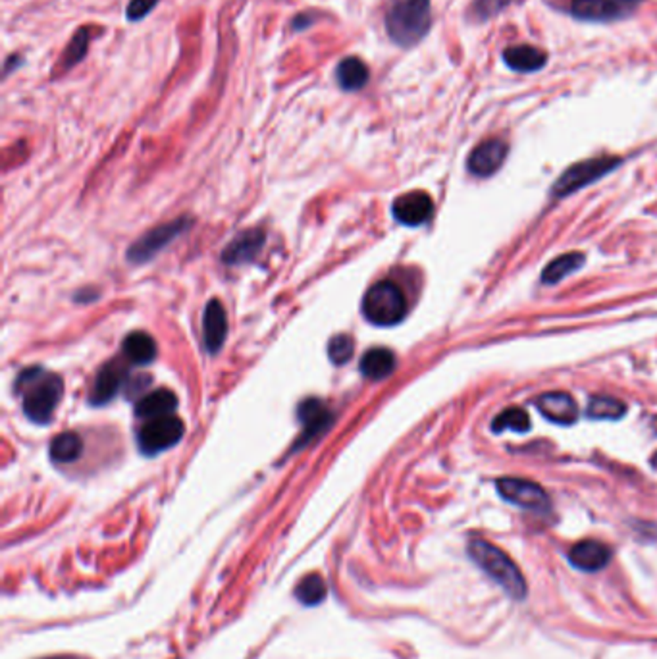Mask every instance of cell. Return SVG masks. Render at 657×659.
I'll return each instance as SVG.
<instances>
[{
	"label": "cell",
	"instance_id": "cell-8",
	"mask_svg": "<svg viewBox=\"0 0 657 659\" xmlns=\"http://www.w3.org/2000/svg\"><path fill=\"white\" fill-rule=\"evenodd\" d=\"M497 492L505 497L507 502L515 504L522 509L545 513L550 509V497L544 492V488L536 482L522 480V479H502L497 480Z\"/></svg>",
	"mask_w": 657,
	"mask_h": 659
},
{
	"label": "cell",
	"instance_id": "cell-11",
	"mask_svg": "<svg viewBox=\"0 0 657 659\" xmlns=\"http://www.w3.org/2000/svg\"><path fill=\"white\" fill-rule=\"evenodd\" d=\"M394 218L403 226H422L434 214V201L428 193L411 191L394 203Z\"/></svg>",
	"mask_w": 657,
	"mask_h": 659
},
{
	"label": "cell",
	"instance_id": "cell-19",
	"mask_svg": "<svg viewBox=\"0 0 657 659\" xmlns=\"http://www.w3.org/2000/svg\"><path fill=\"white\" fill-rule=\"evenodd\" d=\"M121 376H124V371H121L116 363L103 366L99 374H96L93 389H91L89 401L93 403V405L101 407L104 405V403L114 399V396L118 394V389L121 386Z\"/></svg>",
	"mask_w": 657,
	"mask_h": 659
},
{
	"label": "cell",
	"instance_id": "cell-24",
	"mask_svg": "<svg viewBox=\"0 0 657 659\" xmlns=\"http://www.w3.org/2000/svg\"><path fill=\"white\" fill-rule=\"evenodd\" d=\"M83 451V439L76 432H62L53 438L51 442V457L56 463H71L76 461Z\"/></svg>",
	"mask_w": 657,
	"mask_h": 659
},
{
	"label": "cell",
	"instance_id": "cell-25",
	"mask_svg": "<svg viewBox=\"0 0 657 659\" xmlns=\"http://www.w3.org/2000/svg\"><path fill=\"white\" fill-rule=\"evenodd\" d=\"M326 592H328V586L324 579L320 575H316V572H312V575L305 579H301V582L295 588L297 600L303 605H319L326 597Z\"/></svg>",
	"mask_w": 657,
	"mask_h": 659
},
{
	"label": "cell",
	"instance_id": "cell-15",
	"mask_svg": "<svg viewBox=\"0 0 657 659\" xmlns=\"http://www.w3.org/2000/svg\"><path fill=\"white\" fill-rule=\"evenodd\" d=\"M611 559V549L598 540H584L570 547L569 561L577 569L594 572L602 571Z\"/></svg>",
	"mask_w": 657,
	"mask_h": 659
},
{
	"label": "cell",
	"instance_id": "cell-33",
	"mask_svg": "<svg viewBox=\"0 0 657 659\" xmlns=\"http://www.w3.org/2000/svg\"><path fill=\"white\" fill-rule=\"evenodd\" d=\"M46 659H83V657H76V655H54V657H46Z\"/></svg>",
	"mask_w": 657,
	"mask_h": 659
},
{
	"label": "cell",
	"instance_id": "cell-10",
	"mask_svg": "<svg viewBox=\"0 0 657 659\" xmlns=\"http://www.w3.org/2000/svg\"><path fill=\"white\" fill-rule=\"evenodd\" d=\"M186 222H187V220L181 218V220H176V222L158 226L156 229L149 231L147 236H143L139 241H136L129 247L128 259L131 263H136V264L149 261L153 254H156L162 247H166L170 241H172L178 234H181V231L186 229Z\"/></svg>",
	"mask_w": 657,
	"mask_h": 659
},
{
	"label": "cell",
	"instance_id": "cell-18",
	"mask_svg": "<svg viewBox=\"0 0 657 659\" xmlns=\"http://www.w3.org/2000/svg\"><path fill=\"white\" fill-rule=\"evenodd\" d=\"M176 407H178L176 394L172 389L161 388L137 401L136 414L143 421H151L158 417H166V414H174Z\"/></svg>",
	"mask_w": 657,
	"mask_h": 659
},
{
	"label": "cell",
	"instance_id": "cell-3",
	"mask_svg": "<svg viewBox=\"0 0 657 659\" xmlns=\"http://www.w3.org/2000/svg\"><path fill=\"white\" fill-rule=\"evenodd\" d=\"M469 555L474 559L486 575L494 579L502 588L513 597V600H522L527 596V582L522 577L520 569L513 563L505 552L500 547L486 540H470L469 544Z\"/></svg>",
	"mask_w": 657,
	"mask_h": 659
},
{
	"label": "cell",
	"instance_id": "cell-22",
	"mask_svg": "<svg viewBox=\"0 0 657 659\" xmlns=\"http://www.w3.org/2000/svg\"><path fill=\"white\" fill-rule=\"evenodd\" d=\"M124 355L137 364H149L156 357L154 339L145 332H133L124 339Z\"/></svg>",
	"mask_w": 657,
	"mask_h": 659
},
{
	"label": "cell",
	"instance_id": "cell-17",
	"mask_svg": "<svg viewBox=\"0 0 657 659\" xmlns=\"http://www.w3.org/2000/svg\"><path fill=\"white\" fill-rule=\"evenodd\" d=\"M262 246H264L262 231L261 229H249V231H245V234L237 236L232 243H229V246L224 249L222 261L226 264H232V266L249 263V261L254 259V256H257V253L261 251Z\"/></svg>",
	"mask_w": 657,
	"mask_h": 659
},
{
	"label": "cell",
	"instance_id": "cell-21",
	"mask_svg": "<svg viewBox=\"0 0 657 659\" xmlns=\"http://www.w3.org/2000/svg\"><path fill=\"white\" fill-rule=\"evenodd\" d=\"M369 68L357 56H347L336 68V79L344 91H359L369 83Z\"/></svg>",
	"mask_w": 657,
	"mask_h": 659
},
{
	"label": "cell",
	"instance_id": "cell-2",
	"mask_svg": "<svg viewBox=\"0 0 657 659\" xmlns=\"http://www.w3.org/2000/svg\"><path fill=\"white\" fill-rule=\"evenodd\" d=\"M432 28V0H389L386 31L397 46L419 45Z\"/></svg>",
	"mask_w": 657,
	"mask_h": 659
},
{
	"label": "cell",
	"instance_id": "cell-30",
	"mask_svg": "<svg viewBox=\"0 0 657 659\" xmlns=\"http://www.w3.org/2000/svg\"><path fill=\"white\" fill-rule=\"evenodd\" d=\"M353 351H355V344H353L351 336L347 334H339L336 338L330 339L328 344V357L334 364H345L351 361Z\"/></svg>",
	"mask_w": 657,
	"mask_h": 659
},
{
	"label": "cell",
	"instance_id": "cell-1",
	"mask_svg": "<svg viewBox=\"0 0 657 659\" xmlns=\"http://www.w3.org/2000/svg\"><path fill=\"white\" fill-rule=\"evenodd\" d=\"M62 378L46 372L39 366L23 371L16 382V394L21 396L23 413L29 421L37 424H45L53 419L58 403L62 399Z\"/></svg>",
	"mask_w": 657,
	"mask_h": 659
},
{
	"label": "cell",
	"instance_id": "cell-9",
	"mask_svg": "<svg viewBox=\"0 0 657 659\" xmlns=\"http://www.w3.org/2000/svg\"><path fill=\"white\" fill-rule=\"evenodd\" d=\"M507 153H509V145L500 138L482 141L480 145L474 146L472 153L469 154V161H467L469 172L477 178H488L495 174L505 163Z\"/></svg>",
	"mask_w": 657,
	"mask_h": 659
},
{
	"label": "cell",
	"instance_id": "cell-32",
	"mask_svg": "<svg viewBox=\"0 0 657 659\" xmlns=\"http://www.w3.org/2000/svg\"><path fill=\"white\" fill-rule=\"evenodd\" d=\"M312 23H314V20H312V18H309L307 14H301V16H297V18H295V21H294V29H295V31H303V29L311 28Z\"/></svg>",
	"mask_w": 657,
	"mask_h": 659
},
{
	"label": "cell",
	"instance_id": "cell-23",
	"mask_svg": "<svg viewBox=\"0 0 657 659\" xmlns=\"http://www.w3.org/2000/svg\"><path fill=\"white\" fill-rule=\"evenodd\" d=\"M584 264V254L582 253H567L563 256H557L544 268L542 272V282L544 284H557L559 279L567 278L569 274L577 272L578 268Z\"/></svg>",
	"mask_w": 657,
	"mask_h": 659
},
{
	"label": "cell",
	"instance_id": "cell-12",
	"mask_svg": "<svg viewBox=\"0 0 657 659\" xmlns=\"http://www.w3.org/2000/svg\"><path fill=\"white\" fill-rule=\"evenodd\" d=\"M297 414H299V421L303 422V434H301L299 442L295 444L294 449L307 446L311 439H314L319 434L326 432L328 426H330L332 421H334V414L328 411V407L319 399L303 401L299 405Z\"/></svg>",
	"mask_w": 657,
	"mask_h": 659
},
{
	"label": "cell",
	"instance_id": "cell-29",
	"mask_svg": "<svg viewBox=\"0 0 657 659\" xmlns=\"http://www.w3.org/2000/svg\"><path fill=\"white\" fill-rule=\"evenodd\" d=\"M87 45H89V29L81 28L74 37H71V41L66 48V54L62 56V68L70 70L71 66L81 63V58L87 54Z\"/></svg>",
	"mask_w": 657,
	"mask_h": 659
},
{
	"label": "cell",
	"instance_id": "cell-16",
	"mask_svg": "<svg viewBox=\"0 0 657 659\" xmlns=\"http://www.w3.org/2000/svg\"><path fill=\"white\" fill-rule=\"evenodd\" d=\"M536 407L545 419H550L555 424H573L578 419L577 403L565 392L540 396L536 399Z\"/></svg>",
	"mask_w": 657,
	"mask_h": 659
},
{
	"label": "cell",
	"instance_id": "cell-28",
	"mask_svg": "<svg viewBox=\"0 0 657 659\" xmlns=\"http://www.w3.org/2000/svg\"><path fill=\"white\" fill-rule=\"evenodd\" d=\"M507 429L517 430V432H528L530 430L528 413L525 409L511 407V409L503 411L502 414H497V417L492 422V430L494 432H503Z\"/></svg>",
	"mask_w": 657,
	"mask_h": 659
},
{
	"label": "cell",
	"instance_id": "cell-5",
	"mask_svg": "<svg viewBox=\"0 0 657 659\" xmlns=\"http://www.w3.org/2000/svg\"><path fill=\"white\" fill-rule=\"evenodd\" d=\"M644 0H570L567 14L584 23H615L632 18Z\"/></svg>",
	"mask_w": 657,
	"mask_h": 659
},
{
	"label": "cell",
	"instance_id": "cell-13",
	"mask_svg": "<svg viewBox=\"0 0 657 659\" xmlns=\"http://www.w3.org/2000/svg\"><path fill=\"white\" fill-rule=\"evenodd\" d=\"M503 63L509 70L517 73H534L547 66V53L534 45H511L503 48Z\"/></svg>",
	"mask_w": 657,
	"mask_h": 659
},
{
	"label": "cell",
	"instance_id": "cell-27",
	"mask_svg": "<svg viewBox=\"0 0 657 659\" xmlns=\"http://www.w3.org/2000/svg\"><path fill=\"white\" fill-rule=\"evenodd\" d=\"M513 3H517V0H472L469 18L474 23H486L495 16H500Z\"/></svg>",
	"mask_w": 657,
	"mask_h": 659
},
{
	"label": "cell",
	"instance_id": "cell-6",
	"mask_svg": "<svg viewBox=\"0 0 657 659\" xmlns=\"http://www.w3.org/2000/svg\"><path fill=\"white\" fill-rule=\"evenodd\" d=\"M620 164L619 156H598V158H588V161L577 163L565 172L559 176V179L553 183V195L555 197H567V195L575 193L582 188L590 186V183L598 181L605 174L613 172V170Z\"/></svg>",
	"mask_w": 657,
	"mask_h": 659
},
{
	"label": "cell",
	"instance_id": "cell-4",
	"mask_svg": "<svg viewBox=\"0 0 657 659\" xmlns=\"http://www.w3.org/2000/svg\"><path fill=\"white\" fill-rule=\"evenodd\" d=\"M364 319L376 326H395L405 319L407 299L394 282L374 284L362 299Z\"/></svg>",
	"mask_w": 657,
	"mask_h": 659
},
{
	"label": "cell",
	"instance_id": "cell-31",
	"mask_svg": "<svg viewBox=\"0 0 657 659\" xmlns=\"http://www.w3.org/2000/svg\"><path fill=\"white\" fill-rule=\"evenodd\" d=\"M158 4V0H129L126 8V18L129 21H139L149 16V12Z\"/></svg>",
	"mask_w": 657,
	"mask_h": 659
},
{
	"label": "cell",
	"instance_id": "cell-14",
	"mask_svg": "<svg viewBox=\"0 0 657 659\" xmlns=\"http://www.w3.org/2000/svg\"><path fill=\"white\" fill-rule=\"evenodd\" d=\"M228 336V319L222 303L212 299L203 314V339L209 353H218Z\"/></svg>",
	"mask_w": 657,
	"mask_h": 659
},
{
	"label": "cell",
	"instance_id": "cell-26",
	"mask_svg": "<svg viewBox=\"0 0 657 659\" xmlns=\"http://www.w3.org/2000/svg\"><path fill=\"white\" fill-rule=\"evenodd\" d=\"M627 413L625 403H620L615 397H605V396H598L590 401V405L586 409L588 419H610V421H617L623 417Z\"/></svg>",
	"mask_w": 657,
	"mask_h": 659
},
{
	"label": "cell",
	"instance_id": "cell-7",
	"mask_svg": "<svg viewBox=\"0 0 657 659\" xmlns=\"http://www.w3.org/2000/svg\"><path fill=\"white\" fill-rule=\"evenodd\" d=\"M184 422L176 414H166V417L145 421L137 434V444L145 455H156L161 451L174 447L181 436H184Z\"/></svg>",
	"mask_w": 657,
	"mask_h": 659
},
{
	"label": "cell",
	"instance_id": "cell-20",
	"mask_svg": "<svg viewBox=\"0 0 657 659\" xmlns=\"http://www.w3.org/2000/svg\"><path fill=\"white\" fill-rule=\"evenodd\" d=\"M359 369L369 380H384L395 371V355L386 347H374L361 357Z\"/></svg>",
	"mask_w": 657,
	"mask_h": 659
}]
</instances>
